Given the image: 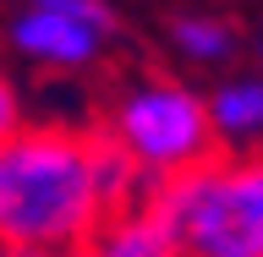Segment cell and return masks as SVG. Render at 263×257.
Here are the masks:
<instances>
[{
	"instance_id": "1",
	"label": "cell",
	"mask_w": 263,
	"mask_h": 257,
	"mask_svg": "<svg viewBox=\"0 0 263 257\" xmlns=\"http://www.w3.org/2000/svg\"><path fill=\"white\" fill-rule=\"evenodd\" d=\"M110 219L93 181V131L16 126L0 143V252L77 257Z\"/></svg>"
},
{
	"instance_id": "2",
	"label": "cell",
	"mask_w": 263,
	"mask_h": 257,
	"mask_svg": "<svg viewBox=\"0 0 263 257\" xmlns=\"http://www.w3.org/2000/svg\"><path fill=\"white\" fill-rule=\"evenodd\" d=\"M137 208L176 257H263V153H214L154 181Z\"/></svg>"
},
{
	"instance_id": "3",
	"label": "cell",
	"mask_w": 263,
	"mask_h": 257,
	"mask_svg": "<svg viewBox=\"0 0 263 257\" xmlns=\"http://www.w3.org/2000/svg\"><path fill=\"white\" fill-rule=\"evenodd\" d=\"M104 137L143 170L148 186L219 153V143H214V131H209V104H203V93H192L186 82H170V77L137 82L110 110Z\"/></svg>"
},
{
	"instance_id": "4",
	"label": "cell",
	"mask_w": 263,
	"mask_h": 257,
	"mask_svg": "<svg viewBox=\"0 0 263 257\" xmlns=\"http://www.w3.org/2000/svg\"><path fill=\"white\" fill-rule=\"evenodd\" d=\"M6 38H11L16 55H28L33 66H49V71H77V66L99 61V49H104V38H99L93 28L66 22V16H55V11H39V6L16 11Z\"/></svg>"
},
{
	"instance_id": "5",
	"label": "cell",
	"mask_w": 263,
	"mask_h": 257,
	"mask_svg": "<svg viewBox=\"0 0 263 257\" xmlns=\"http://www.w3.org/2000/svg\"><path fill=\"white\" fill-rule=\"evenodd\" d=\"M203 104H209V131L219 143V153L263 137V77H236Z\"/></svg>"
},
{
	"instance_id": "6",
	"label": "cell",
	"mask_w": 263,
	"mask_h": 257,
	"mask_svg": "<svg viewBox=\"0 0 263 257\" xmlns=\"http://www.w3.org/2000/svg\"><path fill=\"white\" fill-rule=\"evenodd\" d=\"M77 257H176V246L164 241V230L143 208H126V213H110Z\"/></svg>"
},
{
	"instance_id": "7",
	"label": "cell",
	"mask_w": 263,
	"mask_h": 257,
	"mask_svg": "<svg viewBox=\"0 0 263 257\" xmlns=\"http://www.w3.org/2000/svg\"><path fill=\"white\" fill-rule=\"evenodd\" d=\"M170 44H176V55H186L197 66H225L236 55V44H241V33L225 16H197L192 11V16H176L170 22Z\"/></svg>"
},
{
	"instance_id": "8",
	"label": "cell",
	"mask_w": 263,
	"mask_h": 257,
	"mask_svg": "<svg viewBox=\"0 0 263 257\" xmlns=\"http://www.w3.org/2000/svg\"><path fill=\"white\" fill-rule=\"evenodd\" d=\"M28 6H39V11H55V16H66V22H82V28H93L99 38H110V33H115L110 0H28Z\"/></svg>"
},
{
	"instance_id": "9",
	"label": "cell",
	"mask_w": 263,
	"mask_h": 257,
	"mask_svg": "<svg viewBox=\"0 0 263 257\" xmlns=\"http://www.w3.org/2000/svg\"><path fill=\"white\" fill-rule=\"evenodd\" d=\"M16 126H22V93H16V82L0 71V143H6Z\"/></svg>"
},
{
	"instance_id": "10",
	"label": "cell",
	"mask_w": 263,
	"mask_h": 257,
	"mask_svg": "<svg viewBox=\"0 0 263 257\" xmlns=\"http://www.w3.org/2000/svg\"><path fill=\"white\" fill-rule=\"evenodd\" d=\"M0 257H44V252H0Z\"/></svg>"
},
{
	"instance_id": "11",
	"label": "cell",
	"mask_w": 263,
	"mask_h": 257,
	"mask_svg": "<svg viewBox=\"0 0 263 257\" xmlns=\"http://www.w3.org/2000/svg\"><path fill=\"white\" fill-rule=\"evenodd\" d=\"M258 55H263V38H258Z\"/></svg>"
}]
</instances>
